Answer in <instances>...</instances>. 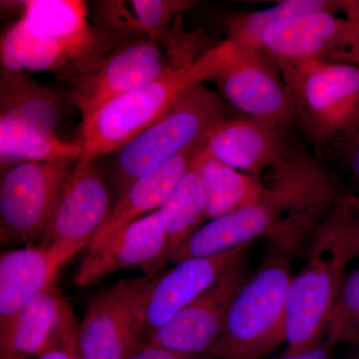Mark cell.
Returning a JSON list of instances; mask_svg holds the SVG:
<instances>
[{
  "label": "cell",
  "mask_w": 359,
  "mask_h": 359,
  "mask_svg": "<svg viewBox=\"0 0 359 359\" xmlns=\"http://www.w3.org/2000/svg\"><path fill=\"white\" fill-rule=\"evenodd\" d=\"M339 195L334 175L316 158L302 153L269 170L266 190L257 203L210 219L175 250L169 262L223 254L261 237L292 257L308 247Z\"/></svg>",
  "instance_id": "6da1fadb"
},
{
  "label": "cell",
  "mask_w": 359,
  "mask_h": 359,
  "mask_svg": "<svg viewBox=\"0 0 359 359\" xmlns=\"http://www.w3.org/2000/svg\"><path fill=\"white\" fill-rule=\"evenodd\" d=\"M358 198L340 194L313 231L301 273L292 278L287 299V355L320 346L332 309L358 257Z\"/></svg>",
  "instance_id": "7a4b0ae2"
},
{
  "label": "cell",
  "mask_w": 359,
  "mask_h": 359,
  "mask_svg": "<svg viewBox=\"0 0 359 359\" xmlns=\"http://www.w3.org/2000/svg\"><path fill=\"white\" fill-rule=\"evenodd\" d=\"M228 39L199 57L113 99L82 120V153L76 169L94 164L101 156L120 150L137 135L166 114L188 90L212 81L230 56Z\"/></svg>",
  "instance_id": "3957f363"
},
{
  "label": "cell",
  "mask_w": 359,
  "mask_h": 359,
  "mask_svg": "<svg viewBox=\"0 0 359 359\" xmlns=\"http://www.w3.org/2000/svg\"><path fill=\"white\" fill-rule=\"evenodd\" d=\"M289 89L294 126L320 154L359 137V66L309 60L276 63Z\"/></svg>",
  "instance_id": "277c9868"
},
{
  "label": "cell",
  "mask_w": 359,
  "mask_h": 359,
  "mask_svg": "<svg viewBox=\"0 0 359 359\" xmlns=\"http://www.w3.org/2000/svg\"><path fill=\"white\" fill-rule=\"evenodd\" d=\"M292 257L271 245L233 299L223 334L203 359H261L287 341Z\"/></svg>",
  "instance_id": "5b68a950"
},
{
  "label": "cell",
  "mask_w": 359,
  "mask_h": 359,
  "mask_svg": "<svg viewBox=\"0 0 359 359\" xmlns=\"http://www.w3.org/2000/svg\"><path fill=\"white\" fill-rule=\"evenodd\" d=\"M235 116L219 92L204 83L195 85L166 114L118 150L112 174L118 192L175 156L204 145L219 125Z\"/></svg>",
  "instance_id": "8992f818"
},
{
  "label": "cell",
  "mask_w": 359,
  "mask_h": 359,
  "mask_svg": "<svg viewBox=\"0 0 359 359\" xmlns=\"http://www.w3.org/2000/svg\"><path fill=\"white\" fill-rule=\"evenodd\" d=\"M76 162H25L2 172V241L32 245L41 242L66 182Z\"/></svg>",
  "instance_id": "52a82bcc"
},
{
  "label": "cell",
  "mask_w": 359,
  "mask_h": 359,
  "mask_svg": "<svg viewBox=\"0 0 359 359\" xmlns=\"http://www.w3.org/2000/svg\"><path fill=\"white\" fill-rule=\"evenodd\" d=\"M188 65V63H187ZM166 47L148 39L117 42L72 77L73 100L82 120L117 97L180 67Z\"/></svg>",
  "instance_id": "ba28073f"
},
{
  "label": "cell",
  "mask_w": 359,
  "mask_h": 359,
  "mask_svg": "<svg viewBox=\"0 0 359 359\" xmlns=\"http://www.w3.org/2000/svg\"><path fill=\"white\" fill-rule=\"evenodd\" d=\"M231 39L230 56L212 80L219 93L241 115L287 131L294 125V108L280 68L261 49Z\"/></svg>",
  "instance_id": "9c48e42d"
},
{
  "label": "cell",
  "mask_w": 359,
  "mask_h": 359,
  "mask_svg": "<svg viewBox=\"0 0 359 359\" xmlns=\"http://www.w3.org/2000/svg\"><path fill=\"white\" fill-rule=\"evenodd\" d=\"M254 243L215 256L185 259L163 273L149 276L135 311L137 328L145 344L158 330L247 257Z\"/></svg>",
  "instance_id": "30bf717a"
},
{
  "label": "cell",
  "mask_w": 359,
  "mask_h": 359,
  "mask_svg": "<svg viewBox=\"0 0 359 359\" xmlns=\"http://www.w3.org/2000/svg\"><path fill=\"white\" fill-rule=\"evenodd\" d=\"M261 49L276 63L318 60L359 66V20L323 11L278 21L264 30Z\"/></svg>",
  "instance_id": "8fae6325"
},
{
  "label": "cell",
  "mask_w": 359,
  "mask_h": 359,
  "mask_svg": "<svg viewBox=\"0 0 359 359\" xmlns=\"http://www.w3.org/2000/svg\"><path fill=\"white\" fill-rule=\"evenodd\" d=\"M148 278L121 280L92 299L78 328L79 359H127L145 346L135 311Z\"/></svg>",
  "instance_id": "7c38bea8"
},
{
  "label": "cell",
  "mask_w": 359,
  "mask_h": 359,
  "mask_svg": "<svg viewBox=\"0 0 359 359\" xmlns=\"http://www.w3.org/2000/svg\"><path fill=\"white\" fill-rule=\"evenodd\" d=\"M249 278L245 257L158 330L147 344L204 355L223 334L233 299Z\"/></svg>",
  "instance_id": "4fadbf2b"
},
{
  "label": "cell",
  "mask_w": 359,
  "mask_h": 359,
  "mask_svg": "<svg viewBox=\"0 0 359 359\" xmlns=\"http://www.w3.org/2000/svg\"><path fill=\"white\" fill-rule=\"evenodd\" d=\"M169 212L165 207L128 224L106 244L86 252L75 285L87 287L124 269H144L156 275L167 264Z\"/></svg>",
  "instance_id": "5bb4252c"
},
{
  "label": "cell",
  "mask_w": 359,
  "mask_h": 359,
  "mask_svg": "<svg viewBox=\"0 0 359 359\" xmlns=\"http://www.w3.org/2000/svg\"><path fill=\"white\" fill-rule=\"evenodd\" d=\"M203 148L228 166L261 177L266 170L304 153L287 138L285 130L243 115L219 125Z\"/></svg>",
  "instance_id": "9a60e30c"
},
{
  "label": "cell",
  "mask_w": 359,
  "mask_h": 359,
  "mask_svg": "<svg viewBox=\"0 0 359 359\" xmlns=\"http://www.w3.org/2000/svg\"><path fill=\"white\" fill-rule=\"evenodd\" d=\"M18 4L21 7V18L62 47L70 60V76L117 43L92 26L88 9L81 0H28Z\"/></svg>",
  "instance_id": "2e32d148"
},
{
  "label": "cell",
  "mask_w": 359,
  "mask_h": 359,
  "mask_svg": "<svg viewBox=\"0 0 359 359\" xmlns=\"http://www.w3.org/2000/svg\"><path fill=\"white\" fill-rule=\"evenodd\" d=\"M89 242L27 245L0 257V323L55 287L60 269Z\"/></svg>",
  "instance_id": "e0dca14e"
},
{
  "label": "cell",
  "mask_w": 359,
  "mask_h": 359,
  "mask_svg": "<svg viewBox=\"0 0 359 359\" xmlns=\"http://www.w3.org/2000/svg\"><path fill=\"white\" fill-rule=\"evenodd\" d=\"M109 189L94 166L73 169L40 245L91 242L112 209Z\"/></svg>",
  "instance_id": "ac0fdd59"
},
{
  "label": "cell",
  "mask_w": 359,
  "mask_h": 359,
  "mask_svg": "<svg viewBox=\"0 0 359 359\" xmlns=\"http://www.w3.org/2000/svg\"><path fill=\"white\" fill-rule=\"evenodd\" d=\"M78 328L72 308L53 287L0 323L1 358L39 356L61 340L77 337Z\"/></svg>",
  "instance_id": "d6986e66"
},
{
  "label": "cell",
  "mask_w": 359,
  "mask_h": 359,
  "mask_svg": "<svg viewBox=\"0 0 359 359\" xmlns=\"http://www.w3.org/2000/svg\"><path fill=\"white\" fill-rule=\"evenodd\" d=\"M200 147L175 156L126 187L113 204L105 223L92 238L87 252L98 249L128 224L158 211L166 204Z\"/></svg>",
  "instance_id": "ffe728a7"
},
{
  "label": "cell",
  "mask_w": 359,
  "mask_h": 359,
  "mask_svg": "<svg viewBox=\"0 0 359 359\" xmlns=\"http://www.w3.org/2000/svg\"><path fill=\"white\" fill-rule=\"evenodd\" d=\"M195 4L190 0H132L101 1L97 8L99 29L115 42L135 39L169 43L173 20Z\"/></svg>",
  "instance_id": "44dd1931"
},
{
  "label": "cell",
  "mask_w": 359,
  "mask_h": 359,
  "mask_svg": "<svg viewBox=\"0 0 359 359\" xmlns=\"http://www.w3.org/2000/svg\"><path fill=\"white\" fill-rule=\"evenodd\" d=\"M205 198V218L214 219L240 211L261 199L266 182L212 157L201 146L193 158Z\"/></svg>",
  "instance_id": "7402d4cb"
},
{
  "label": "cell",
  "mask_w": 359,
  "mask_h": 359,
  "mask_svg": "<svg viewBox=\"0 0 359 359\" xmlns=\"http://www.w3.org/2000/svg\"><path fill=\"white\" fill-rule=\"evenodd\" d=\"M82 153L81 142H69L55 133L9 116L0 117L1 172L25 162H76Z\"/></svg>",
  "instance_id": "603a6c76"
},
{
  "label": "cell",
  "mask_w": 359,
  "mask_h": 359,
  "mask_svg": "<svg viewBox=\"0 0 359 359\" xmlns=\"http://www.w3.org/2000/svg\"><path fill=\"white\" fill-rule=\"evenodd\" d=\"M0 59L1 69L11 72L65 69L70 74V60L62 47L21 18L2 35Z\"/></svg>",
  "instance_id": "cb8c5ba5"
},
{
  "label": "cell",
  "mask_w": 359,
  "mask_h": 359,
  "mask_svg": "<svg viewBox=\"0 0 359 359\" xmlns=\"http://www.w3.org/2000/svg\"><path fill=\"white\" fill-rule=\"evenodd\" d=\"M0 100L2 116L16 118L55 133L60 118L57 96L25 73L1 69Z\"/></svg>",
  "instance_id": "d4e9b609"
},
{
  "label": "cell",
  "mask_w": 359,
  "mask_h": 359,
  "mask_svg": "<svg viewBox=\"0 0 359 359\" xmlns=\"http://www.w3.org/2000/svg\"><path fill=\"white\" fill-rule=\"evenodd\" d=\"M323 11L359 20V1L285 0L268 8L245 13L229 21V37L255 48L261 49L262 35L269 25L278 21Z\"/></svg>",
  "instance_id": "484cf974"
},
{
  "label": "cell",
  "mask_w": 359,
  "mask_h": 359,
  "mask_svg": "<svg viewBox=\"0 0 359 359\" xmlns=\"http://www.w3.org/2000/svg\"><path fill=\"white\" fill-rule=\"evenodd\" d=\"M163 207L166 208L170 216L167 250V263H169L175 250L207 219L204 188L193 160Z\"/></svg>",
  "instance_id": "4316f807"
},
{
  "label": "cell",
  "mask_w": 359,
  "mask_h": 359,
  "mask_svg": "<svg viewBox=\"0 0 359 359\" xmlns=\"http://www.w3.org/2000/svg\"><path fill=\"white\" fill-rule=\"evenodd\" d=\"M325 340L359 344V268L347 276L332 309Z\"/></svg>",
  "instance_id": "83f0119b"
},
{
  "label": "cell",
  "mask_w": 359,
  "mask_h": 359,
  "mask_svg": "<svg viewBox=\"0 0 359 359\" xmlns=\"http://www.w3.org/2000/svg\"><path fill=\"white\" fill-rule=\"evenodd\" d=\"M127 359H203L202 356L193 355L169 351L163 347L146 344Z\"/></svg>",
  "instance_id": "f1b7e54d"
},
{
  "label": "cell",
  "mask_w": 359,
  "mask_h": 359,
  "mask_svg": "<svg viewBox=\"0 0 359 359\" xmlns=\"http://www.w3.org/2000/svg\"><path fill=\"white\" fill-rule=\"evenodd\" d=\"M37 359H79L77 353V337L61 340L37 356Z\"/></svg>",
  "instance_id": "f546056e"
},
{
  "label": "cell",
  "mask_w": 359,
  "mask_h": 359,
  "mask_svg": "<svg viewBox=\"0 0 359 359\" xmlns=\"http://www.w3.org/2000/svg\"><path fill=\"white\" fill-rule=\"evenodd\" d=\"M332 349H334V346H332L327 340H323L320 346L314 347L311 351L297 354V355H287V354H285L280 359H332Z\"/></svg>",
  "instance_id": "4dcf8cb0"
},
{
  "label": "cell",
  "mask_w": 359,
  "mask_h": 359,
  "mask_svg": "<svg viewBox=\"0 0 359 359\" xmlns=\"http://www.w3.org/2000/svg\"><path fill=\"white\" fill-rule=\"evenodd\" d=\"M347 159L353 174L359 178V137L346 148Z\"/></svg>",
  "instance_id": "1f68e13d"
},
{
  "label": "cell",
  "mask_w": 359,
  "mask_h": 359,
  "mask_svg": "<svg viewBox=\"0 0 359 359\" xmlns=\"http://www.w3.org/2000/svg\"><path fill=\"white\" fill-rule=\"evenodd\" d=\"M358 257H359V199H358Z\"/></svg>",
  "instance_id": "d6a6232c"
},
{
  "label": "cell",
  "mask_w": 359,
  "mask_h": 359,
  "mask_svg": "<svg viewBox=\"0 0 359 359\" xmlns=\"http://www.w3.org/2000/svg\"><path fill=\"white\" fill-rule=\"evenodd\" d=\"M1 359H25V358H16V356H4V358H1Z\"/></svg>",
  "instance_id": "836d02e7"
},
{
  "label": "cell",
  "mask_w": 359,
  "mask_h": 359,
  "mask_svg": "<svg viewBox=\"0 0 359 359\" xmlns=\"http://www.w3.org/2000/svg\"><path fill=\"white\" fill-rule=\"evenodd\" d=\"M356 359H359V358H356Z\"/></svg>",
  "instance_id": "e575fe53"
}]
</instances>
